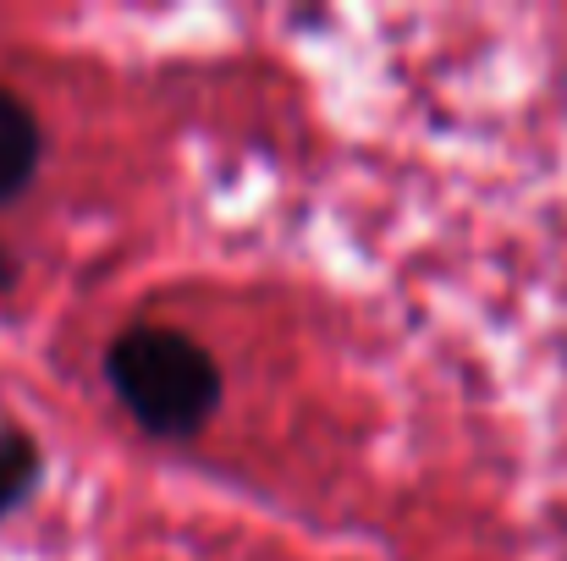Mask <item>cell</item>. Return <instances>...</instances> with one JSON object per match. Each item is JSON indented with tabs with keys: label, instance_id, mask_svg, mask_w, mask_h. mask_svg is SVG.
<instances>
[{
	"label": "cell",
	"instance_id": "1",
	"mask_svg": "<svg viewBox=\"0 0 567 561\" xmlns=\"http://www.w3.org/2000/svg\"><path fill=\"white\" fill-rule=\"evenodd\" d=\"M105 370H111L116 396L127 402V413L150 435H166V440L198 435L215 418V407H220V370H215V359L193 336L172 331V325L127 331L111 347Z\"/></svg>",
	"mask_w": 567,
	"mask_h": 561
},
{
	"label": "cell",
	"instance_id": "2",
	"mask_svg": "<svg viewBox=\"0 0 567 561\" xmlns=\"http://www.w3.org/2000/svg\"><path fill=\"white\" fill-rule=\"evenodd\" d=\"M39 166V122L33 111L0 89V204H11Z\"/></svg>",
	"mask_w": 567,
	"mask_h": 561
},
{
	"label": "cell",
	"instance_id": "3",
	"mask_svg": "<svg viewBox=\"0 0 567 561\" xmlns=\"http://www.w3.org/2000/svg\"><path fill=\"white\" fill-rule=\"evenodd\" d=\"M6 276H11V264H6V253H0V287H6Z\"/></svg>",
	"mask_w": 567,
	"mask_h": 561
}]
</instances>
